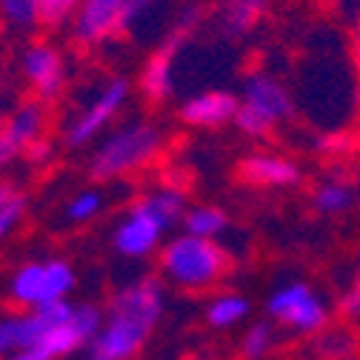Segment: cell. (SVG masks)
Segmentation results:
<instances>
[{"label":"cell","instance_id":"484cf974","mask_svg":"<svg viewBox=\"0 0 360 360\" xmlns=\"http://www.w3.org/2000/svg\"><path fill=\"white\" fill-rule=\"evenodd\" d=\"M340 311L346 314L349 321H357L360 323V275L352 281V286L343 292L340 297Z\"/></svg>","mask_w":360,"mask_h":360},{"label":"cell","instance_id":"d6986e66","mask_svg":"<svg viewBox=\"0 0 360 360\" xmlns=\"http://www.w3.org/2000/svg\"><path fill=\"white\" fill-rule=\"evenodd\" d=\"M103 209H106V195L101 189H80L66 200L63 217L72 223V226H86V223L101 217Z\"/></svg>","mask_w":360,"mask_h":360},{"label":"cell","instance_id":"ac0fdd59","mask_svg":"<svg viewBox=\"0 0 360 360\" xmlns=\"http://www.w3.org/2000/svg\"><path fill=\"white\" fill-rule=\"evenodd\" d=\"M186 235L195 238H206V240H217L223 232L229 229V214L212 206V203H200V206H189L184 220H180Z\"/></svg>","mask_w":360,"mask_h":360},{"label":"cell","instance_id":"9a60e30c","mask_svg":"<svg viewBox=\"0 0 360 360\" xmlns=\"http://www.w3.org/2000/svg\"><path fill=\"white\" fill-rule=\"evenodd\" d=\"M240 98L229 89H206V92L192 95L180 106V123L192 129H220L226 123H235Z\"/></svg>","mask_w":360,"mask_h":360},{"label":"cell","instance_id":"3957f363","mask_svg":"<svg viewBox=\"0 0 360 360\" xmlns=\"http://www.w3.org/2000/svg\"><path fill=\"white\" fill-rule=\"evenodd\" d=\"M163 129L152 120H126L112 126L89 155V174L95 180H120L138 174L163 152Z\"/></svg>","mask_w":360,"mask_h":360},{"label":"cell","instance_id":"9c48e42d","mask_svg":"<svg viewBox=\"0 0 360 360\" xmlns=\"http://www.w3.org/2000/svg\"><path fill=\"white\" fill-rule=\"evenodd\" d=\"M200 23V9L198 6H186L180 12L177 23L172 26L169 37L163 40V46L155 49L149 55V60L143 63L141 69V80H138V89L146 103H163L172 98L174 92V63H177V52L180 46L192 37V32L198 29Z\"/></svg>","mask_w":360,"mask_h":360},{"label":"cell","instance_id":"4316f807","mask_svg":"<svg viewBox=\"0 0 360 360\" xmlns=\"http://www.w3.org/2000/svg\"><path fill=\"white\" fill-rule=\"evenodd\" d=\"M6 360H52L46 352H43L40 346H26V349H20V352H15L12 357H6Z\"/></svg>","mask_w":360,"mask_h":360},{"label":"cell","instance_id":"4fadbf2b","mask_svg":"<svg viewBox=\"0 0 360 360\" xmlns=\"http://www.w3.org/2000/svg\"><path fill=\"white\" fill-rule=\"evenodd\" d=\"M72 309V300L37 309V311H6L0 314V360L12 357L15 352L40 343V338L46 335L63 314Z\"/></svg>","mask_w":360,"mask_h":360},{"label":"cell","instance_id":"30bf717a","mask_svg":"<svg viewBox=\"0 0 360 360\" xmlns=\"http://www.w3.org/2000/svg\"><path fill=\"white\" fill-rule=\"evenodd\" d=\"M266 314L275 323H281L292 332H300V335H314L329 323L326 300L303 281L281 283L266 297Z\"/></svg>","mask_w":360,"mask_h":360},{"label":"cell","instance_id":"7402d4cb","mask_svg":"<svg viewBox=\"0 0 360 360\" xmlns=\"http://www.w3.org/2000/svg\"><path fill=\"white\" fill-rule=\"evenodd\" d=\"M311 203L321 214H343L352 203L354 195L346 184H338V180H329V184H321L311 195Z\"/></svg>","mask_w":360,"mask_h":360},{"label":"cell","instance_id":"7c38bea8","mask_svg":"<svg viewBox=\"0 0 360 360\" xmlns=\"http://www.w3.org/2000/svg\"><path fill=\"white\" fill-rule=\"evenodd\" d=\"M20 75L34 101L52 103L66 89V77H69L66 55L49 40H32L20 52Z\"/></svg>","mask_w":360,"mask_h":360},{"label":"cell","instance_id":"44dd1931","mask_svg":"<svg viewBox=\"0 0 360 360\" xmlns=\"http://www.w3.org/2000/svg\"><path fill=\"white\" fill-rule=\"evenodd\" d=\"M275 346V326L272 321H255L240 335V357L243 360H263Z\"/></svg>","mask_w":360,"mask_h":360},{"label":"cell","instance_id":"83f0119b","mask_svg":"<svg viewBox=\"0 0 360 360\" xmlns=\"http://www.w3.org/2000/svg\"><path fill=\"white\" fill-rule=\"evenodd\" d=\"M352 58H354V66L360 72V18L354 23V32H352Z\"/></svg>","mask_w":360,"mask_h":360},{"label":"cell","instance_id":"ba28073f","mask_svg":"<svg viewBox=\"0 0 360 360\" xmlns=\"http://www.w3.org/2000/svg\"><path fill=\"white\" fill-rule=\"evenodd\" d=\"M158 0H83L75 20L72 40L77 46H103L106 40L129 32Z\"/></svg>","mask_w":360,"mask_h":360},{"label":"cell","instance_id":"8fae6325","mask_svg":"<svg viewBox=\"0 0 360 360\" xmlns=\"http://www.w3.org/2000/svg\"><path fill=\"white\" fill-rule=\"evenodd\" d=\"M49 131V106L43 101H23L18 103L6 120L0 123V177L12 172L18 160L29 152L32 143L46 138Z\"/></svg>","mask_w":360,"mask_h":360},{"label":"cell","instance_id":"603a6c76","mask_svg":"<svg viewBox=\"0 0 360 360\" xmlns=\"http://www.w3.org/2000/svg\"><path fill=\"white\" fill-rule=\"evenodd\" d=\"M29 214V198L20 189H12L4 209H0V243H6L12 235H18V229L26 223Z\"/></svg>","mask_w":360,"mask_h":360},{"label":"cell","instance_id":"5b68a950","mask_svg":"<svg viewBox=\"0 0 360 360\" xmlns=\"http://www.w3.org/2000/svg\"><path fill=\"white\" fill-rule=\"evenodd\" d=\"M77 286V272L66 257H34L9 275L6 297L20 311H37L69 300Z\"/></svg>","mask_w":360,"mask_h":360},{"label":"cell","instance_id":"cb8c5ba5","mask_svg":"<svg viewBox=\"0 0 360 360\" xmlns=\"http://www.w3.org/2000/svg\"><path fill=\"white\" fill-rule=\"evenodd\" d=\"M80 4H83V0H37V6H40V26H49V29L72 26Z\"/></svg>","mask_w":360,"mask_h":360},{"label":"cell","instance_id":"52a82bcc","mask_svg":"<svg viewBox=\"0 0 360 360\" xmlns=\"http://www.w3.org/2000/svg\"><path fill=\"white\" fill-rule=\"evenodd\" d=\"M129 98H131V83L126 77L115 75V77L103 80L98 92L69 117V123L63 129V143L69 149H86V146L98 143L117 123Z\"/></svg>","mask_w":360,"mask_h":360},{"label":"cell","instance_id":"277c9868","mask_svg":"<svg viewBox=\"0 0 360 360\" xmlns=\"http://www.w3.org/2000/svg\"><path fill=\"white\" fill-rule=\"evenodd\" d=\"M158 263H160L163 283H169L180 292L214 289L232 269L229 252L223 249L217 240L195 238V235H186V232L169 238L160 246Z\"/></svg>","mask_w":360,"mask_h":360},{"label":"cell","instance_id":"7a4b0ae2","mask_svg":"<svg viewBox=\"0 0 360 360\" xmlns=\"http://www.w3.org/2000/svg\"><path fill=\"white\" fill-rule=\"evenodd\" d=\"M186 189L160 184L134 200L115 223L112 249L126 260H146L160 252L166 232L186 214Z\"/></svg>","mask_w":360,"mask_h":360},{"label":"cell","instance_id":"8992f818","mask_svg":"<svg viewBox=\"0 0 360 360\" xmlns=\"http://www.w3.org/2000/svg\"><path fill=\"white\" fill-rule=\"evenodd\" d=\"M238 98L240 106L235 115V129L243 138H266L295 115V101L289 89L269 72L249 75Z\"/></svg>","mask_w":360,"mask_h":360},{"label":"cell","instance_id":"f546056e","mask_svg":"<svg viewBox=\"0 0 360 360\" xmlns=\"http://www.w3.org/2000/svg\"><path fill=\"white\" fill-rule=\"evenodd\" d=\"M186 360H214L212 354H203V352H195V354H186Z\"/></svg>","mask_w":360,"mask_h":360},{"label":"cell","instance_id":"2e32d148","mask_svg":"<svg viewBox=\"0 0 360 360\" xmlns=\"http://www.w3.org/2000/svg\"><path fill=\"white\" fill-rule=\"evenodd\" d=\"M272 0H220V29L229 37L252 34L269 12Z\"/></svg>","mask_w":360,"mask_h":360},{"label":"cell","instance_id":"e0dca14e","mask_svg":"<svg viewBox=\"0 0 360 360\" xmlns=\"http://www.w3.org/2000/svg\"><path fill=\"white\" fill-rule=\"evenodd\" d=\"M249 314H252V300L246 295H240V292H217L203 309V321L217 332H229V329L246 323Z\"/></svg>","mask_w":360,"mask_h":360},{"label":"cell","instance_id":"ffe728a7","mask_svg":"<svg viewBox=\"0 0 360 360\" xmlns=\"http://www.w3.org/2000/svg\"><path fill=\"white\" fill-rule=\"evenodd\" d=\"M0 23L12 32H32L40 26L37 0H0Z\"/></svg>","mask_w":360,"mask_h":360},{"label":"cell","instance_id":"f1b7e54d","mask_svg":"<svg viewBox=\"0 0 360 360\" xmlns=\"http://www.w3.org/2000/svg\"><path fill=\"white\" fill-rule=\"evenodd\" d=\"M9 192H12V186H9V184H4V180H0V209H4V203H6Z\"/></svg>","mask_w":360,"mask_h":360},{"label":"cell","instance_id":"6da1fadb","mask_svg":"<svg viewBox=\"0 0 360 360\" xmlns=\"http://www.w3.org/2000/svg\"><path fill=\"white\" fill-rule=\"evenodd\" d=\"M166 311L163 278L143 275L120 286L103 309L98 335L80 352V360H134L149 343Z\"/></svg>","mask_w":360,"mask_h":360},{"label":"cell","instance_id":"5bb4252c","mask_svg":"<svg viewBox=\"0 0 360 360\" xmlns=\"http://www.w3.org/2000/svg\"><path fill=\"white\" fill-rule=\"evenodd\" d=\"M238 177L255 189H289L300 184V166L275 152H252L238 163Z\"/></svg>","mask_w":360,"mask_h":360},{"label":"cell","instance_id":"d4e9b609","mask_svg":"<svg viewBox=\"0 0 360 360\" xmlns=\"http://www.w3.org/2000/svg\"><path fill=\"white\" fill-rule=\"evenodd\" d=\"M52 158H55V143H52L49 138H40V141H37V143H32V146H29V152L23 155V160H26V163H32L34 169L46 166Z\"/></svg>","mask_w":360,"mask_h":360}]
</instances>
